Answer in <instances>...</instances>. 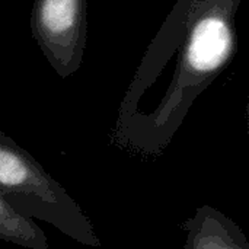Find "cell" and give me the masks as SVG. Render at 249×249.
<instances>
[{
  "label": "cell",
  "instance_id": "obj_1",
  "mask_svg": "<svg viewBox=\"0 0 249 249\" xmlns=\"http://www.w3.org/2000/svg\"><path fill=\"white\" fill-rule=\"evenodd\" d=\"M242 0H178L156 32L121 101L114 143L160 155L196 99L236 51Z\"/></svg>",
  "mask_w": 249,
  "mask_h": 249
},
{
  "label": "cell",
  "instance_id": "obj_2",
  "mask_svg": "<svg viewBox=\"0 0 249 249\" xmlns=\"http://www.w3.org/2000/svg\"><path fill=\"white\" fill-rule=\"evenodd\" d=\"M0 197L19 214L39 219L83 247H102L90 219L67 190L1 131Z\"/></svg>",
  "mask_w": 249,
  "mask_h": 249
},
{
  "label": "cell",
  "instance_id": "obj_3",
  "mask_svg": "<svg viewBox=\"0 0 249 249\" xmlns=\"http://www.w3.org/2000/svg\"><path fill=\"white\" fill-rule=\"evenodd\" d=\"M29 26L60 77H70L80 69L88 44V0H34Z\"/></svg>",
  "mask_w": 249,
  "mask_h": 249
},
{
  "label": "cell",
  "instance_id": "obj_4",
  "mask_svg": "<svg viewBox=\"0 0 249 249\" xmlns=\"http://www.w3.org/2000/svg\"><path fill=\"white\" fill-rule=\"evenodd\" d=\"M182 231L185 242L182 249H249L247 235L229 216L203 204L188 217Z\"/></svg>",
  "mask_w": 249,
  "mask_h": 249
},
{
  "label": "cell",
  "instance_id": "obj_5",
  "mask_svg": "<svg viewBox=\"0 0 249 249\" xmlns=\"http://www.w3.org/2000/svg\"><path fill=\"white\" fill-rule=\"evenodd\" d=\"M0 241L25 249H50L44 231L32 220L15 212L0 197Z\"/></svg>",
  "mask_w": 249,
  "mask_h": 249
}]
</instances>
